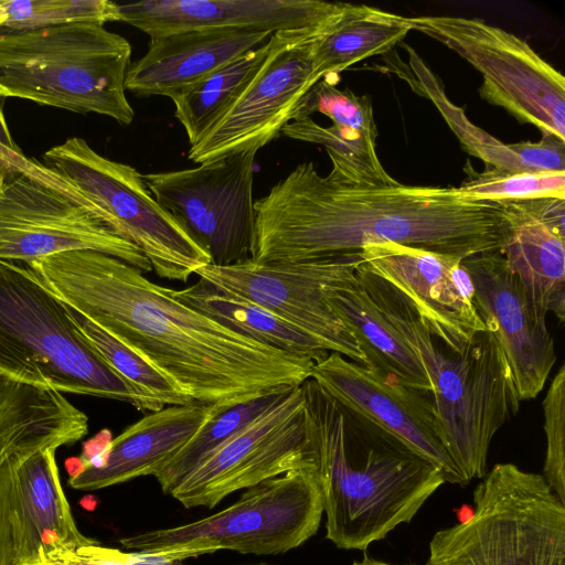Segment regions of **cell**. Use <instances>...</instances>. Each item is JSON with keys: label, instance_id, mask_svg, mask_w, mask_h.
<instances>
[{"label": "cell", "instance_id": "6da1fadb", "mask_svg": "<svg viewBox=\"0 0 565 565\" xmlns=\"http://www.w3.org/2000/svg\"><path fill=\"white\" fill-rule=\"evenodd\" d=\"M26 265L72 310L135 351L192 403L227 407L311 377L313 361L223 326L110 255L74 249Z\"/></svg>", "mask_w": 565, "mask_h": 565}, {"label": "cell", "instance_id": "7a4b0ae2", "mask_svg": "<svg viewBox=\"0 0 565 565\" xmlns=\"http://www.w3.org/2000/svg\"><path fill=\"white\" fill-rule=\"evenodd\" d=\"M252 260L302 263L397 243L461 258L495 252L509 235L498 202L473 200L455 186L352 182L332 167L298 164L255 201Z\"/></svg>", "mask_w": 565, "mask_h": 565}, {"label": "cell", "instance_id": "3957f363", "mask_svg": "<svg viewBox=\"0 0 565 565\" xmlns=\"http://www.w3.org/2000/svg\"><path fill=\"white\" fill-rule=\"evenodd\" d=\"M303 387L316 428L326 537L338 548L365 550L411 522L445 479L428 460L348 413L313 380Z\"/></svg>", "mask_w": 565, "mask_h": 565}, {"label": "cell", "instance_id": "277c9868", "mask_svg": "<svg viewBox=\"0 0 565 565\" xmlns=\"http://www.w3.org/2000/svg\"><path fill=\"white\" fill-rule=\"evenodd\" d=\"M355 275L420 361L431 384L437 428L450 458L470 482L487 473L492 438L520 408L504 353L491 331L459 352L437 339L414 306L363 263Z\"/></svg>", "mask_w": 565, "mask_h": 565}, {"label": "cell", "instance_id": "5b68a950", "mask_svg": "<svg viewBox=\"0 0 565 565\" xmlns=\"http://www.w3.org/2000/svg\"><path fill=\"white\" fill-rule=\"evenodd\" d=\"M0 373L60 393L163 407L140 396L100 355L71 309L30 268L0 260Z\"/></svg>", "mask_w": 565, "mask_h": 565}, {"label": "cell", "instance_id": "8992f818", "mask_svg": "<svg viewBox=\"0 0 565 565\" xmlns=\"http://www.w3.org/2000/svg\"><path fill=\"white\" fill-rule=\"evenodd\" d=\"M131 46L95 23L28 31L0 29V97L79 114L134 119L125 88Z\"/></svg>", "mask_w": 565, "mask_h": 565}, {"label": "cell", "instance_id": "52a82bcc", "mask_svg": "<svg viewBox=\"0 0 565 565\" xmlns=\"http://www.w3.org/2000/svg\"><path fill=\"white\" fill-rule=\"evenodd\" d=\"M426 565H565V504L542 475L498 463L472 513L434 534Z\"/></svg>", "mask_w": 565, "mask_h": 565}, {"label": "cell", "instance_id": "ba28073f", "mask_svg": "<svg viewBox=\"0 0 565 565\" xmlns=\"http://www.w3.org/2000/svg\"><path fill=\"white\" fill-rule=\"evenodd\" d=\"M323 500L317 469H299L246 489L228 508L204 519L119 540L122 547L169 561L231 550L278 555L307 542L320 526Z\"/></svg>", "mask_w": 565, "mask_h": 565}, {"label": "cell", "instance_id": "9c48e42d", "mask_svg": "<svg viewBox=\"0 0 565 565\" xmlns=\"http://www.w3.org/2000/svg\"><path fill=\"white\" fill-rule=\"evenodd\" d=\"M43 163L82 192L110 231L137 246L159 277L186 282L211 264L131 166L103 157L81 137L50 148Z\"/></svg>", "mask_w": 565, "mask_h": 565}, {"label": "cell", "instance_id": "30bf717a", "mask_svg": "<svg viewBox=\"0 0 565 565\" xmlns=\"http://www.w3.org/2000/svg\"><path fill=\"white\" fill-rule=\"evenodd\" d=\"M412 31L456 52L482 75L479 95L542 136L565 141V79L523 39L478 18H408Z\"/></svg>", "mask_w": 565, "mask_h": 565}, {"label": "cell", "instance_id": "8fae6325", "mask_svg": "<svg viewBox=\"0 0 565 565\" xmlns=\"http://www.w3.org/2000/svg\"><path fill=\"white\" fill-rule=\"evenodd\" d=\"M317 468L316 428L302 384L226 440L169 494L188 509H213L237 490Z\"/></svg>", "mask_w": 565, "mask_h": 565}, {"label": "cell", "instance_id": "7c38bea8", "mask_svg": "<svg viewBox=\"0 0 565 565\" xmlns=\"http://www.w3.org/2000/svg\"><path fill=\"white\" fill-rule=\"evenodd\" d=\"M248 150L198 168L145 174L157 202L216 266L252 259L255 232V156Z\"/></svg>", "mask_w": 565, "mask_h": 565}, {"label": "cell", "instance_id": "4fadbf2b", "mask_svg": "<svg viewBox=\"0 0 565 565\" xmlns=\"http://www.w3.org/2000/svg\"><path fill=\"white\" fill-rule=\"evenodd\" d=\"M361 252L302 263L262 264L252 259L231 266L207 264L196 270L216 289L253 302L317 339L329 352L367 366L351 332L327 301L330 289L353 279Z\"/></svg>", "mask_w": 565, "mask_h": 565}, {"label": "cell", "instance_id": "5bb4252c", "mask_svg": "<svg viewBox=\"0 0 565 565\" xmlns=\"http://www.w3.org/2000/svg\"><path fill=\"white\" fill-rule=\"evenodd\" d=\"M330 20L318 26L278 31L269 36L267 54L256 74L226 111L190 147L188 157L192 162L200 164L238 152L258 151L281 134L294 120L303 96L317 83L312 44Z\"/></svg>", "mask_w": 565, "mask_h": 565}, {"label": "cell", "instance_id": "9a60e30c", "mask_svg": "<svg viewBox=\"0 0 565 565\" xmlns=\"http://www.w3.org/2000/svg\"><path fill=\"white\" fill-rule=\"evenodd\" d=\"M92 249L147 273V257L94 213L38 181L17 174L0 189V260L25 264L61 252Z\"/></svg>", "mask_w": 565, "mask_h": 565}, {"label": "cell", "instance_id": "2e32d148", "mask_svg": "<svg viewBox=\"0 0 565 565\" xmlns=\"http://www.w3.org/2000/svg\"><path fill=\"white\" fill-rule=\"evenodd\" d=\"M310 379L348 413L433 463L445 482L469 483L440 439L431 392L411 387L337 352L315 363Z\"/></svg>", "mask_w": 565, "mask_h": 565}, {"label": "cell", "instance_id": "e0dca14e", "mask_svg": "<svg viewBox=\"0 0 565 565\" xmlns=\"http://www.w3.org/2000/svg\"><path fill=\"white\" fill-rule=\"evenodd\" d=\"M461 264L472 281L475 308L504 353L520 401L535 398L556 362L546 315L532 305L500 250L471 255Z\"/></svg>", "mask_w": 565, "mask_h": 565}, {"label": "cell", "instance_id": "ac0fdd59", "mask_svg": "<svg viewBox=\"0 0 565 565\" xmlns=\"http://www.w3.org/2000/svg\"><path fill=\"white\" fill-rule=\"evenodd\" d=\"M364 264L414 306L429 331L452 351H461L486 330L473 303V286L463 258L397 243L365 245Z\"/></svg>", "mask_w": 565, "mask_h": 565}, {"label": "cell", "instance_id": "d6986e66", "mask_svg": "<svg viewBox=\"0 0 565 565\" xmlns=\"http://www.w3.org/2000/svg\"><path fill=\"white\" fill-rule=\"evenodd\" d=\"M119 21L150 38L194 30L268 32L326 23L343 2L320 0H143L118 3Z\"/></svg>", "mask_w": 565, "mask_h": 565}, {"label": "cell", "instance_id": "ffe728a7", "mask_svg": "<svg viewBox=\"0 0 565 565\" xmlns=\"http://www.w3.org/2000/svg\"><path fill=\"white\" fill-rule=\"evenodd\" d=\"M88 418L62 393L0 373V565H17L9 518V459L17 454L73 445Z\"/></svg>", "mask_w": 565, "mask_h": 565}, {"label": "cell", "instance_id": "44dd1931", "mask_svg": "<svg viewBox=\"0 0 565 565\" xmlns=\"http://www.w3.org/2000/svg\"><path fill=\"white\" fill-rule=\"evenodd\" d=\"M55 451L44 448L9 459L8 507L17 565H28L41 553L99 544L75 524Z\"/></svg>", "mask_w": 565, "mask_h": 565}, {"label": "cell", "instance_id": "7402d4cb", "mask_svg": "<svg viewBox=\"0 0 565 565\" xmlns=\"http://www.w3.org/2000/svg\"><path fill=\"white\" fill-rule=\"evenodd\" d=\"M509 235L501 253L542 313L565 318V200L498 201Z\"/></svg>", "mask_w": 565, "mask_h": 565}, {"label": "cell", "instance_id": "603a6c76", "mask_svg": "<svg viewBox=\"0 0 565 565\" xmlns=\"http://www.w3.org/2000/svg\"><path fill=\"white\" fill-rule=\"evenodd\" d=\"M271 34L247 30H194L150 38L142 57L130 64L126 90L172 99Z\"/></svg>", "mask_w": 565, "mask_h": 565}, {"label": "cell", "instance_id": "cb8c5ba5", "mask_svg": "<svg viewBox=\"0 0 565 565\" xmlns=\"http://www.w3.org/2000/svg\"><path fill=\"white\" fill-rule=\"evenodd\" d=\"M215 405L189 403L151 412L113 438L102 465L70 476L77 490H98L153 476L211 416Z\"/></svg>", "mask_w": 565, "mask_h": 565}, {"label": "cell", "instance_id": "d4e9b609", "mask_svg": "<svg viewBox=\"0 0 565 565\" xmlns=\"http://www.w3.org/2000/svg\"><path fill=\"white\" fill-rule=\"evenodd\" d=\"M327 301L351 332L367 366L399 382L431 392L429 379L412 348L385 318L354 274L353 279L327 292Z\"/></svg>", "mask_w": 565, "mask_h": 565}, {"label": "cell", "instance_id": "484cf974", "mask_svg": "<svg viewBox=\"0 0 565 565\" xmlns=\"http://www.w3.org/2000/svg\"><path fill=\"white\" fill-rule=\"evenodd\" d=\"M412 31L408 18L365 4L343 3L312 44L313 76L335 85L339 74L386 54Z\"/></svg>", "mask_w": 565, "mask_h": 565}, {"label": "cell", "instance_id": "4316f807", "mask_svg": "<svg viewBox=\"0 0 565 565\" xmlns=\"http://www.w3.org/2000/svg\"><path fill=\"white\" fill-rule=\"evenodd\" d=\"M402 46L408 53V66L398 61L402 68L397 67L396 73L415 93L433 102L458 138L463 151L482 160L486 167L500 171L540 172L542 151L537 142L503 143L473 125L466 116L465 108L449 100L440 79L415 50L406 44Z\"/></svg>", "mask_w": 565, "mask_h": 565}, {"label": "cell", "instance_id": "83f0119b", "mask_svg": "<svg viewBox=\"0 0 565 565\" xmlns=\"http://www.w3.org/2000/svg\"><path fill=\"white\" fill-rule=\"evenodd\" d=\"M172 294L184 305L268 347L315 363L331 353L298 327L253 302L223 292L201 278L188 288L172 289Z\"/></svg>", "mask_w": 565, "mask_h": 565}, {"label": "cell", "instance_id": "f1b7e54d", "mask_svg": "<svg viewBox=\"0 0 565 565\" xmlns=\"http://www.w3.org/2000/svg\"><path fill=\"white\" fill-rule=\"evenodd\" d=\"M268 44L249 50L173 97L174 116L194 146L238 97L260 67Z\"/></svg>", "mask_w": 565, "mask_h": 565}, {"label": "cell", "instance_id": "f546056e", "mask_svg": "<svg viewBox=\"0 0 565 565\" xmlns=\"http://www.w3.org/2000/svg\"><path fill=\"white\" fill-rule=\"evenodd\" d=\"M287 392L258 396L227 407L215 406L191 439L153 475L161 490L170 493L206 457Z\"/></svg>", "mask_w": 565, "mask_h": 565}, {"label": "cell", "instance_id": "4dcf8cb0", "mask_svg": "<svg viewBox=\"0 0 565 565\" xmlns=\"http://www.w3.org/2000/svg\"><path fill=\"white\" fill-rule=\"evenodd\" d=\"M288 138L321 145L332 167L352 182L371 186L397 183L383 168L376 151V141L353 128L331 125L323 127L311 117L292 120L281 130Z\"/></svg>", "mask_w": 565, "mask_h": 565}, {"label": "cell", "instance_id": "1f68e13d", "mask_svg": "<svg viewBox=\"0 0 565 565\" xmlns=\"http://www.w3.org/2000/svg\"><path fill=\"white\" fill-rule=\"evenodd\" d=\"M71 311L82 332L93 343L104 360L140 396L161 407L192 403L135 351L86 317L72 309Z\"/></svg>", "mask_w": 565, "mask_h": 565}, {"label": "cell", "instance_id": "d6a6232c", "mask_svg": "<svg viewBox=\"0 0 565 565\" xmlns=\"http://www.w3.org/2000/svg\"><path fill=\"white\" fill-rule=\"evenodd\" d=\"M1 30L28 31L71 23L119 21L117 2L109 0H0Z\"/></svg>", "mask_w": 565, "mask_h": 565}, {"label": "cell", "instance_id": "836d02e7", "mask_svg": "<svg viewBox=\"0 0 565 565\" xmlns=\"http://www.w3.org/2000/svg\"><path fill=\"white\" fill-rule=\"evenodd\" d=\"M466 180L458 190L467 198L487 201L531 200L556 198L565 200V171L507 172L486 167L475 171L468 160Z\"/></svg>", "mask_w": 565, "mask_h": 565}, {"label": "cell", "instance_id": "e575fe53", "mask_svg": "<svg viewBox=\"0 0 565 565\" xmlns=\"http://www.w3.org/2000/svg\"><path fill=\"white\" fill-rule=\"evenodd\" d=\"M317 111L329 117L333 125L353 128L376 141L379 131L369 96H358L349 88L340 90L321 79L303 96L294 120L311 117Z\"/></svg>", "mask_w": 565, "mask_h": 565}, {"label": "cell", "instance_id": "d590c367", "mask_svg": "<svg viewBox=\"0 0 565 565\" xmlns=\"http://www.w3.org/2000/svg\"><path fill=\"white\" fill-rule=\"evenodd\" d=\"M546 454L542 477L565 504V366L553 377L543 399Z\"/></svg>", "mask_w": 565, "mask_h": 565}, {"label": "cell", "instance_id": "8d00e7d4", "mask_svg": "<svg viewBox=\"0 0 565 565\" xmlns=\"http://www.w3.org/2000/svg\"><path fill=\"white\" fill-rule=\"evenodd\" d=\"M28 565H131L128 553L99 544L60 550L38 557Z\"/></svg>", "mask_w": 565, "mask_h": 565}, {"label": "cell", "instance_id": "74e56055", "mask_svg": "<svg viewBox=\"0 0 565 565\" xmlns=\"http://www.w3.org/2000/svg\"><path fill=\"white\" fill-rule=\"evenodd\" d=\"M0 145H3L11 149H20L15 145V142L10 134V130H9L8 124L6 121V118L3 116L1 106H0Z\"/></svg>", "mask_w": 565, "mask_h": 565}, {"label": "cell", "instance_id": "f35d334b", "mask_svg": "<svg viewBox=\"0 0 565 565\" xmlns=\"http://www.w3.org/2000/svg\"><path fill=\"white\" fill-rule=\"evenodd\" d=\"M14 177V174L10 171V169L0 160V189L3 184Z\"/></svg>", "mask_w": 565, "mask_h": 565}, {"label": "cell", "instance_id": "ab89813d", "mask_svg": "<svg viewBox=\"0 0 565 565\" xmlns=\"http://www.w3.org/2000/svg\"><path fill=\"white\" fill-rule=\"evenodd\" d=\"M353 565H395L391 563H386L383 561L374 559L369 556H364L361 561L354 562ZM408 565H415V564H408Z\"/></svg>", "mask_w": 565, "mask_h": 565}, {"label": "cell", "instance_id": "60d3db41", "mask_svg": "<svg viewBox=\"0 0 565 565\" xmlns=\"http://www.w3.org/2000/svg\"><path fill=\"white\" fill-rule=\"evenodd\" d=\"M3 22H4V14L2 12V14L0 15V28L2 26Z\"/></svg>", "mask_w": 565, "mask_h": 565}, {"label": "cell", "instance_id": "b9f144b4", "mask_svg": "<svg viewBox=\"0 0 565 565\" xmlns=\"http://www.w3.org/2000/svg\"><path fill=\"white\" fill-rule=\"evenodd\" d=\"M253 565H269V564H264V563H262V564H253Z\"/></svg>", "mask_w": 565, "mask_h": 565}]
</instances>
